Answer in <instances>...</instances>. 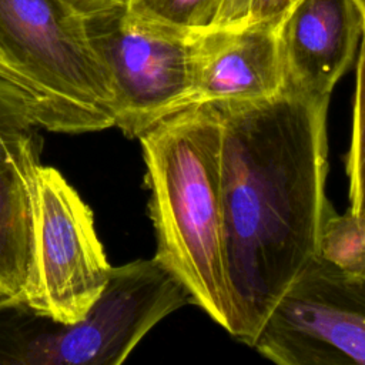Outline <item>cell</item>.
Masks as SVG:
<instances>
[{
    "label": "cell",
    "instance_id": "10",
    "mask_svg": "<svg viewBox=\"0 0 365 365\" xmlns=\"http://www.w3.org/2000/svg\"><path fill=\"white\" fill-rule=\"evenodd\" d=\"M38 154L37 140L19 151L0 153V289L19 298L30 247L29 170Z\"/></svg>",
    "mask_w": 365,
    "mask_h": 365
},
{
    "label": "cell",
    "instance_id": "15",
    "mask_svg": "<svg viewBox=\"0 0 365 365\" xmlns=\"http://www.w3.org/2000/svg\"><path fill=\"white\" fill-rule=\"evenodd\" d=\"M295 0H220L211 26L279 21Z\"/></svg>",
    "mask_w": 365,
    "mask_h": 365
},
{
    "label": "cell",
    "instance_id": "14",
    "mask_svg": "<svg viewBox=\"0 0 365 365\" xmlns=\"http://www.w3.org/2000/svg\"><path fill=\"white\" fill-rule=\"evenodd\" d=\"M125 4L143 17L190 34L212 24L220 0H125Z\"/></svg>",
    "mask_w": 365,
    "mask_h": 365
},
{
    "label": "cell",
    "instance_id": "8",
    "mask_svg": "<svg viewBox=\"0 0 365 365\" xmlns=\"http://www.w3.org/2000/svg\"><path fill=\"white\" fill-rule=\"evenodd\" d=\"M279 21L210 26L190 33L191 104L278 94L284 88Z\"/></svg>",
    "mask_w": 365,
    "mask_h": 365
},
{
    "label": "cell",
    "instance_id": "4",
    "mask_svg": "<svg viewBox=\"0 0 365 365\" xmlns=\"http://www.w3.org/2000/svg\"><path fill=\"white\" fill-rule=\"evenodd\" d=\"M0 53L27 84L37 124L81 134L114 127L86 19L60 0H0Z\"/></svg>",
    "mask_w": 365,
    "mask_h": 365
},
{
    "label": "cell",
    "instance_id": "19",
    "mask_svg": "<svg viewBox=\"0 0 365 365\" xmlns=\"http://www.w3.org/2000/svg\"><path fill=\"white\" fill-rule=\"evenodd\" d=\"M361 13H362V17H364V29H365V0H355Z\"/></svg>",
    "mask_w": 365,
    "mask_h": 365
},
{
    "label": "cell",
    "instance_id": "12",
    "mask_svg": "<svg viewBox=\"0 0 365 365\" xmlns=\"http://www.w3.org/2000/svg\"><path fill=\"white\" fill-rule=\"evenodd\" d=\"M346 175L349 182V210L365 212V29L359 43L356 81L354 96L352 137L346 155Z\"/></svg>",
    "mask_w": 365,
    "mask_h": 365
},
{
    "label": "cell",
    "instance_id": "3",
    "mask_svg": "<svg viewBox=\"0 0 365 365\" xmlns=\"http://www.w3.org/2000/svg\"><path fill=\"white\" fill-rule=\"evenodd\" d=\"M192 304L155 257L111 268L87 315L60 322L21 298L0 304V365H118L167 315Z\"/></svg>",
    "mask_w": 365,
    "mask_h": 365
},
{
    "label": "cell",
    "instance_id": "17",
    "mask_svg": "<svg viewBox=\"0 0 365 365\" xmlns=\"http://www.w3.org/2000/svg\"><path fill=\"white\" fill-rule=\"evenodd\" d=\"M0 78H4V80H7V81L16 84L17 87H20L21 90H24L26 93H29V94L31 96V93H30L27 84L24 83V80H23V78L17 74V71L9 64V61L4 58V56H3L1 53H0ZM31 97H33V96H31ZM34 113H36V111H34Z\"/></svg>",
    "mask_w": 365,
    "mask_h": 365
},
{
    "label": "cell",
    "instance_id": "18",
    "mask_svg": "<svg viewBox=\"0 0 365 365\" xmlns=\"http://www.w3.org/2000/svg\"><path fill=\"white\" fill-rule=\"evenodd\" d=\"M11 298H19V297H13V295L7 294L6 291L0 289V304H3V302H7V301H10Z\"/></svg>",
    "mask_w": 365,
    "mask_h": 365
},
{
    "label": "cell",
    "instance_id": "7",
    "mask_svg": "<svg viewBox=\"0 0 365 365\" xmlns=\"http://www.w3.org/2000/svg\"><path fill=\"white\" fill-rule=\"evenodd\" d=\"M252 348L279 365H365V277H345L315 255Z\"/></svg>",
    "mask_w": 365,
    "mask_h": 365
},
{
    "label": "cell",
    "instance_id": "6",
    "mask_svg": "<svg viewBox=\"0 0 365 365\" xmlns=\"http://www.w3.org/2000/svg\"><path fill=\"white\" fill-rule=\"evenodd\" d=\"M104 71L114 127L138 138L164 117L191 104L188 34L131 11L125 0L86 19Z\"/></svg>",
    "mask_w": 365,
    "mask_h": 365
},
{
    "label": "cell",
    "instance_id": "2",
    "mask_svg": "<svg viewBox=\"0 0 365 365\" xmlns=\"http://www.w3.org/2000/svg\"><path fill=\"white\" fill-rule=\"evenodd\" d=\"M137 140L157 238L154 257L188 288L192 305L231 334L220 111L214 103L188 104Z\"/></svg>",
    "mask_w": 365,
    "mask_h": 365
},
{
    "label": "cell",
    "instance_id": "16",
    "mask_svg": "<svg viewBox=\"0 0 365 365\" xmlns=\"http://www.w3.org/2000/svg\"><path fill=\"white\" fill-rule=\"evenodd\" d=\"M66 6H68L71 10L83 16L84 19H88L94 14H98L101 11H106L111 9L113 6L121 3L123 0H60Z\"/></svg>",
    "mask_w": 365,
    "mask_h": 365
},
{
    "label": "cell",
    "instance_id": "11",
    "mask_svg": "<svg viewBox=\"0 0 365 365\" xmlns=\"http://www.w3.org/2000/svg\"><path fill=\"white\" fill-rule=\"evenodd\" d=\"M317 257L349 278L365 277V212L331 208L324 218Z\"/></svg>",
    "mask_w": 365,
    "mask_h": 365
},
{
    "label": "cell",
    "instance_id": "13",
    "mask_svg": "<svg viewBox=\"0 0 365 365\" xmlns=\"http://www.w3.org/2000/svg\"><path fill=\"white\" fill-rule=\"evenodd\" d=\"M33 97L0 78V153L19 151L37 140Z\"/></svg>",
    "mask_w": 365,
    "mask_h": 365
},
{
    "label": "cell",
    "instance_id": "1",
    "mask_svg": "<svg viewBox=\"0 0 365 365\" xmlns=\"http://www.w3.org/2000/svg\"><path fill=\"white\" fill-rule=\"evenodd\" d=\"M328 103L289 88L214 103L222 131L231 335L248 346L317 255L332 208L325 191Z\"/></svg>",
    "mask_w": 365,
    "mask_h": 365
},
{
    "label": "cell",
    "instance_id": "9",
    "mask_svg": "<svg viewBox=\"0 0 365 365\" xmlns=\"http://www.w3.org/2000/svg\"><path fill=\"white\" fill-rule=\"evenodd\" d=\"M362 27L355 0H295L278 26L284 88L329 97L355 58Z\"/></svg>",
    "mask_w": 365,
    "mask_h": 365
},
{
    "label": "cell",
    "instance_id": "5",
    "mask_svg": "<svg viewBox=\"0 0 365 365\" xmlns=\"http://www.w3.org/2000/svg\"><path fill=\"white\" fill-rule=\"evenodd\" d=\"M30 247L20 298L60 322L83 319L103 292L111 265L90 207L58 170H29Z\"/></svg>",
    "mask_w": 365,
    "mask_h": 365
}]
</instances>
